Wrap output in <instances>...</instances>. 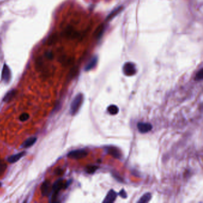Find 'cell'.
I'll return each instance as SVG.
<instances>
[{
    "label": "cell",
    "instance_id": "cell-3",
    "mask_svg": "<svg viewBox=\"0 0 203 203\" xmlns=\"http://www.w3.org/2000/svg\"><path fill=\"white\" fill-rule=\"evenodd\" d=\"M88 152L85 149H78L73 150L68 153V157L71 159L79 160L86 157Z\"/></svg>",
    "mask_w": 203,
    "mask_h": 203
},
{
    "label": "cell",
    "instance_id": "cell-10",
    "mask_svg": "<svg viewBox=\"0 0 203 203\" xmlns=\"http://www.w3.org/2000/svg\"><path fill=\"white\" fill-rule=\"evenodd\" d=\"M41 193L43 196H47L50 192V184L48 181H45L41 186Z\"/></svg>",
    "mask_w": 203,
    "mask_h": 203
},
{
    "label": "cell",
    "instance_id": "cell-1",
    "mask_svg": "<svg viewBox=\"0 0 203 203\" xmlns=\"http://www.w3.org/2000/svg\"><path fill=\"white\" fill-rule=\"evenodd\" d=\"M83 101V95L82 94L79 93L75 96L73 100L70 109V113L72 116L75 115L79 110Z\"/></svg>",
    "mask_w": 203,
    "mask_h": 203
},
{
    "label": "cell",
    "instance_id": "cell-4",
    "mask_svg": "<svg viewBox=\"0 0 203 203\" xmlns=\"http://www.w3.org/2000/svg\"><path fill=\"white\" fill-rule=\"evenodd\" d=\"M123 72L127 76H132L136 73L135 65L131 62L126 63L123 67Z\"/></svg>",
    "mask_w": 203,
    "mask_h": 203
},
{
    "label": "cell",
    "instance_id": "cell-18",
    "mask_svg": "<svg viewBox=\"0 0 203 203\" xmlns=\"http://www.w3.org/2000/svg\"><path fill=\"white\" fill-rule=\"evenodd\" d=\"M203 68H201L196 74L195 77V80L197 81H200L203 79Z\"/></svg>",
    "mask_w": 203,
    "mask_h": 203
},
{
    "label": "cell",
    "instance_id": "cell-16",
    "mask_svg": "<svg viewBox=\"0 0 203 203\" xmlns=\"http://www.w3.org/2000/svg\"><path fill=\"white\" fill-rule=\"evenodd\" d=\"M151 194L149 193H145L144 194L138 201V203H145L149 202L151 199Z\"/></svg>",
    "mask_w": 203,
    "mask_h": 203
},
{
    "label": "cell",
    "instance_id": "cell-2",
    "mask_svg": "<svg viewBox=\"0 0 203 203\" xmlns=\"http://www.w3.org/2000/svg\"><path fill=\"white\" fill-rule=\"evenodd\" d=\"M68 184V183H67ZM67 184H65L63 181L62 179H59L57 181L53 186V193L51 196V202H55L56 200L57 199V196L59 192L63 188H66L68 187Z\"/></svg>",
    "mask_w": 203,
    "mask_h": 203
},
{
    "label": "cell",
    "instance_id": "cell-12",
    "mask_svg": "<svg viewBox=\"0 0 203 203\" xmlns=\"http://www.w3.org/2000/svg\"><path fill=\"white\" fill-rule=\"evenodd\" d=\"M98 62V58L97 57H93L86 65V66L85 68V71H89L92 69L93 68H95Z\"/></svg>",
    "mask_w": 203,
    "mask_h": 203
},
{
    "label": "cell",
    "instance_id": "cell-14",
    "mask_svg": "<svg viewBox=\"0 0 203 203\" xmlns=\"http://www.w3.org/2000/svg\"><path fill=\"white\" fill-rule=\"evenodd\" d=\"M36 138L35 137H30L29 138H28L27 140H26L25 141V142L23 144L22 146L24 148H29L31 146H32L36 141Z\"/></svg>",
    "mask_w": 203,
    "mask_h": 203
},
{
    "label": "cell",
    "instance_id": "cell-8",
    "mask_svg": "<svg viewBox=\"0 0 203 203\" xmlns=\"http://www.w3.org/2000/svg\"><path fill=\"white\" fill-rule=\"evenodd\" d=\"M117 194L113 190H111L107 193L106 197H105L104 200H103V203H114L117 198Z\"/></svg>",
    "mask_w": 203,
    "mask_h": 203
},
{
    "label": "cell",
    "instance_id": "cell-13",
    "mask_svg": "<svg viewBox=\"0 0 203 203\" xmlns=\"http://www.w3.org/2000/svg\"><path fill=\"white\" fill-rule=\"evenodd\" d=\"M123 10V7L120 6L119 7L117 8H116V9H115L114 10H113L110 14L109 15L107 16V17L106 18V20H110L112 19H113L115 17H116L119 13H120V11Z\"/></svg>",
    "mask_w": 203,
    "mask_h": 203
},
{
    "label": "cell",
    "instance_id": "cell-5",
    "mask_svg": "<svg viewBox=\"0 0 203 203\" xmlns=\"http://www.w3.org/2000/svg\"><path fill=\"white\" fill-rule=\"evenodd\" d=\"M10 79H11L10 69L6 64H4L1 73V79L4 83H7L10 82Z\"/></svg>",
    "mask_w": 203,
    "mask_h": 203
},
{
    "label": "cell",
    "instance_id": "cell-19",
    "mask_svg": "<svg viewBox=\"0 0 203 203\" xmlns=\"http://www.w3.org/2000/svg\"><path fill=\"white\" fill-rule=\"evenodd\" d=\"M29 119V115L28 113H22L19 117L20 120L21 122H23L27 121Z\"/></svg>",
    "mask_w": 203,
    "mask_h": 203
},
{
    "label": "cell",
    "instance_id": "cell-9",
    "mask_svg": "<svg viewBox=\"0 0 203 203\" xmlns=\"http://www.w3.org/2000/svg\"><path fill=\"white\" fill-rule=\"evenodd\" d=\"M26 154V152L25 151H22L20 152L19 153H17L16 154L13 155L11 156H10V157H8V162H10V163H14L17 161H18L20 158H22Z\"/></svg>",
    "mask_w": 203,
    "mask_h": 203
},
{
    "label": "cell",
    "instance_id": "cell-7",
    "mask_svg": "<svg viewBox=\"0 0 203 203\" xmlns=\"http://www.w3.org/2000/svg\"><path fill=\"white\" fill-rule=\"evenodd\" d=\"M137 128L140 133L146 134L152 130V126L149 123L139 122L137 124Z\"/></svg>",
    "mask_w": 203,
    "mask_h": 203
},
{
    "label": "cell",
    "instance_id": "cell-21",
    "mask_svg": "<svg viewBox=\"0 0 203 203\" xmlns=\"http://www.w3.org/2000/svg\"><path fill=\"white\" fill-rule=\"evenodd\" d=\"M119 195L121 197H122V198H123V199H125V198H126V197H127L126 193L125 192V191L123 189L122 190L120 191V193H119Z\"/></svg>",
    "mask_w": 203,
    "mask_h": 203
},
{
    "label": "cell",
    "instance_id": "cell-20",
    "mask_svg": "<svg viewBox=\"0 0 203 203\" xmlns=\"http://www.w3.org/2000/svg\"><path fill=\"white\" fill-rule=\"evenodd\" d=\"M5 165H6V164H5L4 163H2V162L0 160V174L4 172L5 169V168H6V166H5Z\"/></svg>",
    "mask_w": 203,
    "mask_h": 203
},
{
    "label": "cell",
    "instance_id": "cell-17",
    "mask_svg": "<svg viewBox=\"0 0 203 203\" xmlns=\"http://www.w3.org/2000/svg\"><path fill=\"white\" fill-rule=\"evenodd\" d=\"M97 169H98L97 166H88L86 167L85 170H86V172L88 173L92 174V173H94L97 170Z\"/></svg>",
    "mask_w": 203,
    "mask_h": 203
},
{
    "label": "cell",
    "instance_id": "cell-11",
    "mask_svg": "<svg viewBox=\"0 0 203 203\" xmlns=\"http://www.w3.org/2000/svg\"><path fill=\"white\" fill-rule=\"evenodd\" d=\"M16 93H17V91L15 89H13V90L10 91L9 92H8L7 93V94L3 98V101L5 102V103L10 102L15 97V95H16Z\"/></svg>",
    "mask_w": 203,
    "mask_h": 203
},
{
    "label": "cell",
    "instance_id": "cell-15",
    "mask_svg": "<svg viewBox=\"0 0 203 203\" xmlns=\"http://www.w3.org/2000/svg\"><path fill=\"white\" fill-rule=\"evenodd\" d=\"M107 112L111 115H116L119 113V107L113 104V105H110L108 107Z\"/></svg>",
    "mask_w": 203,
    "mask_h": 203
},
{
    "label": "cell",
    "instance_id": "cell-6",
    "mask_svg": "<svg viewBox=\"0 0 203 203\" xmlns=\"http://www.w3.org/2000/svg\"><path fill=\"white\" fill-rule=\"evenodd\" d=\"M106 151L110 154L112 156H113L114 158L117 159H120L122 157V154L120 150L115 147V146H108L105 148Z\"/></svg>",
    "mask_w": 203,
    "mask_h": 203
},
{
    "label": "cell",
    "instance_id": "cell-22",
    "mask_svg": "<svg viewBox=\"0 0 203 203\" xmlns=\"http://www.w3.org/2000/svg\"><path fill=\"white\" fill-rule=\"evenodd\" d=\"M0 186H1V183H0Z\"/></svg>",
    "mask_w": 203,
    "mask_h": 203
}]
</instances>
